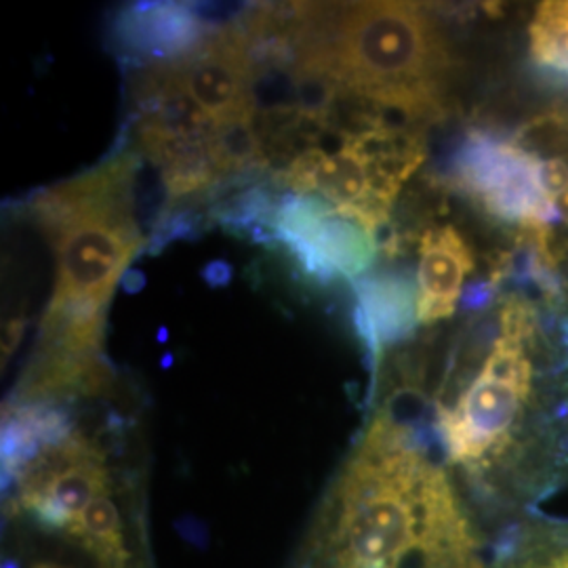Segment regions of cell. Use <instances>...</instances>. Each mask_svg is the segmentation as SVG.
I'll use <instances>...</instances> for the list:
<instances>
[{"instance_id": "obj_11", "label": "cell", "mask_w": 568, "mask_h": 568, "mask_svg": "<svg viewBox=\"0 0 568 568\" xmlns=\"http://www.w3.org/2000/svg\"><path fill=\"white\" fill-rule=\"evenodd\" d=\"M499 532L490 568H568V518L532 511Z\"/></svg>"}, {"instance_id": "obj_2", "label": "cell", "mask_w": 568, "mask_h": 568, "mask_svg": "<svg viewBox=\"0 0 568 568\" xmlns=\"http://www.w3.org/2000/svg\"><path fill=\"white\" fill-rule=\"evenodd\" d=\"M485 532L426 429L379 406L295 568H490Z\"/></svg>"}, {"instance_id": "obj_7", "label": "cell", "mask_w": 568, "mask_h": 568, "mask_svg": "<svg viewBox=\"0 0 568 568\" xmlns=\"http://www.w3.org/2000/svg\"><path fill=\"white\" fill-rule=\"evenodd\" d=\"M169 61L187 95L220 126L255 122V68L244 26H225Z\"/></svg>"}, {"instance_id": "obj_10", "label": "cell", "mask_w": 568, "mask_h": 568, "mask_svg": "<svg viewBox=\"0 0 568 568\" xmlns=\"http://www.w3.org/2000/svg\"><path fill=\"white\" fill-rule=\"evenodd\" d=\"M358 326L375 361L387 345L413 333L417 321V286L400 274H382L358 284Z\"/></svg>"}, {"instance_id": "obj_4", "label": "cell", "mask_w": 568, "mask_h": 568, "mask_svg": "<svg viewBox=\"0 0 568 568\" xmlns=\"http://www.w3.org/2000/svg\"><path fill=\"white\" fill-rule=\"evenodd\" d=\"M138 166V156L126 152L47 190L34 204L58 260L42 354L98 361L105 307L143 244L133 215Z\"/></svg>"}, {"instance_id": "obj_5", "label": "cell", "mask_w": 568, "mask_h": 568, "mask_svg": "<svg viewBox=\"0 0 568 568\" xmlns=\"http://www.w3.org/2000/svg\"><path fill=\"white\" fill-rule=\"evenodd\" d=\"M448 182L493 224L514 230V236L548 222L539 156L518 129H471L453 159Z\"/></svg>"}, {"instance_id": "obj_6", "label": "cell", "mask_w": 568, "mask_h": 568, "mask_svg": "<svg viewBox=\"0 0 568 568\" xmlns=\"http://www.w3.org/2000/svg\"><path fill=\"white\" fill-rule=\"evenodd\" d=\"M11 471L20 478L21 508L44 527L63 532L98 497L112 490L105 453L68 427L41 438Z\"/></svg>"}, {"instance_id": "obj_14", "label": "cell", "mask_w": 568, "mask_h": 568, "mask_svg": "<svg viewBox=\"0 0 568 568\" xmlns=\"http://www.w3.org/2000/svg\"><path fill=\"white\" fill-rule=\"evenodd\" d=\"M37 568H58V567H53V565H41V567H37Z\"/></svg>"}, {"instance_id": "obj_9", "label": "cell", "mask_w": 568, "mask_h": 568, "mask_svg": "<svg viewBox=\"0 0 568 568\" xmlns=\"http://www.w3.org/2000/svg\"><path fill=\"white\" fill-rule=\"evenodd\" d=\"M474 267V251L455 225L427 227L419 241L417 265V321L422 325H434L455 314Z\"/></svg>"}, {"instance_id": "obj_8", "label": "cell", "mask_w": 568, "mask_h": 568, "mask_svg": "<svg viewBox=\"0 0 568 568\" xmlns=\"http://www.w3.org/2000/svg\"><path fill=\"white\" fill-rule=\"evenodd\" d=\"M276 234L310 274L356 278L379 253V236L314 196H295L276 217Z\"/></svg>"}, {"instance_id": "obj_12", "label": "cell", "mask_w": 568, "mask_h": 568, "mask_svg": "<svg viewBox=\"0 0 568 568\" xmlns=\"http://www.w3.org/2000/svg\"><path fill=\"white\" fill-rule=\"evenodd\" d=\"M82 549H87L102 568H126V546L121 509L112 495L98 497L81 518L65 530Z\"/></svg>"}, {"instance_id": "obj_3", "label": "cell", "mask_w": 568, "mask_h": 568, "mask_svg": "<svg viewBox=\"0 0 568 568\" xmlns=\"http://www.w3.org/2000/svg\"><path fill=\"white\" fill-rule=\"evenodd\" d=\"M293 49L386 124L419 131L447 112L453 58L424 4L349 2L331 9V23L297 4Z\"/></svg>"}, {"instance_id": "obj_1", "label": "cell", "mask_w": 568, "mask_h": 568, "mask_svg": "<svg viewBox=\"0 0 568 568\" xmlns=\"http://www.w3.org/2000/svg\"><path fill=\"white\" fill-rule=\"evenodd\" d=\"M493 284L436 384L398 387L469 508L506 528L568 485V307Z\"/></svg>"}, {"instance_id": "obj_13", "label": "cell", "mask_w": 568, "mask_h": 568, "mask_svg": "<svg viewBox=\"0 0 568 568\" xmlns=\"http://www.w3.org/2000/svg\"><path fill=\"white\" fill-rule=\"evenodd\" d=\"M528 58L549 81L568 87V0L537 7L528 26Z\"/></svg>"}]
</instances>
